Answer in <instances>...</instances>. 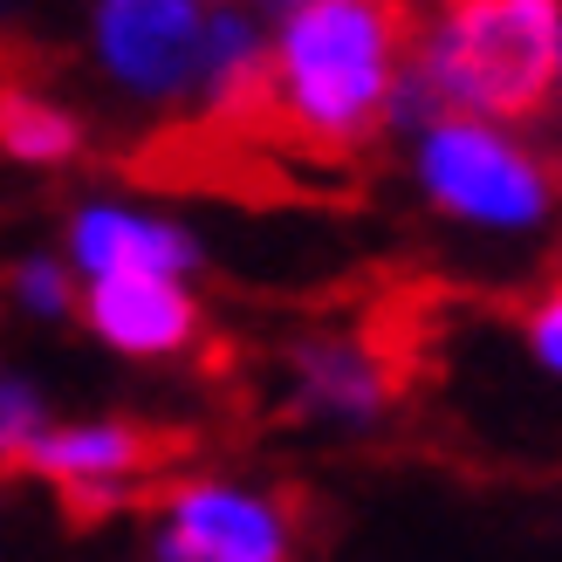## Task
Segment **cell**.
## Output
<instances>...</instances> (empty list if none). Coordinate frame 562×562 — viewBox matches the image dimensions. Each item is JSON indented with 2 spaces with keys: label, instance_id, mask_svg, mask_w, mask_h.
Returning <instances> with one entry per match:
<instances>
[{
  "label": "cell",
  "instance_id": "obj_1",
  "mask_svg": "<svg viewBox=\"0 0 562 562\" xmlns=\"http://www.w3.org/2000/svg\"><path fill=\"white\" fill-rule=\"evenodd\" d=\"M562 8L555 0H453L405 27V76L391 124L481 117L521 131L555 103Z\"/></svg>",
  "mask_w": 562,
  "mask_h": 562
},
{
  "label": "cell",
  "instance_id": "obj_2",
  "mask_svg": "<svg viewBox=\"0 0 562 562\" xmlns=\"http://www.w3.org/2000/svg\"><path fill=\"white\" fill-rule=\"evenodd\" d=\"M405 76V21L378 0H295L268 35L261 110L323 151H357L378 137Z\"/></svg>",
  "mask_w": 562,
  "mask_h": 562
},
{
  "label": "cell",
  "instance_id": "obj_3",
  "mask_svg": "<svg viewBox=\"0 0 562 562\" xmlns=\"http://www.w3.org/2000/svg\"><path fill=\"white\" fill-rule=\"evenodd\" d=\"M90 21L110 82L145 103H206L213 117H247L268 97V35L255 14L192 0H103Z\"/></svg>",
  "mask_w": 562,
  "mask_h": 562
},
{
  "label": "cell",
  "instance_id": "obj_4",
  "mask_svg": "<svg viewBox=\"0 0 562 562\" xmlns=\"http://www.w3.org/2000/svg\"><path fill=\"white\" fill-rule=\"evenodd\" d=\"M412 186L439 220L494 240H536L562 213V179L536 137L481 117L412 124Z\"/></svg>",
  "mask_w": 562,
  "mask_h": 562
},
{
  "label": "cell",
  "instance_id": "obj_5",
  "mask_svg": "<svg viewBox=\"0 0 562 562\" xmlns=\"http://www.w3.org/2000/svg\"><path fill=\"white\" fill-rule=\"evenodd\" d=\"M158 562H295L281 501L240 481H186L158 508Z\"/></svg>",
  "mask_w": 562,
  "mask_h": 562
},
{
  "label": "cell",
  "instance_id": "obj_6",
  "mask_svg": "<svg viewBox=\"0 0 562 562\" xmlns=\"http://www.w3.org/2000/svg\"><path fill=\"white\" fill-rule=\"evenodd\" d=\"M289 405L336 432H371L398 405V371L378 344L350 329H316L289 344Z\"/></svg>",
  "mask_w": 562,
  "mask_h": 562
},
{
  "label": "cell",
  "instance_id": "obj_7",
  "mask_svg": "<svg viewBox=\"0 0 562 562\" xmlns=\"http://www.w3.org/2000/svg\"><path fill=\"white\" fill-rule=\"evenodd\" d=\"M165 439L145 426H124V418H103V426H42L21 446V467L48 473L55 487H69V501H90V508H117V501L158 467Z\"/></svg>",
  "mask_w": 562,
  "mask_h": 562
},
{
  "label": "cell",
  "instance_id": "obj_8",
  "mask_svg": "<svg viewBox=\"0 0 562 562\" xmlns=\"http://www.w3.org/2000/svg\"><path fill=\"white\" fill-rule=\"evenodd\" d=\"M69 255L90 281H186L200 268V240L158 213L82 206L69 220Z\"/></svg>",
  "mask_w": 562,
  "mask_h": 562
},
{
  "label": "cell",
  "instance_id": "obj_9",
  "mask_svg": "<svg viewBox=\"0 0 562 562\" xmlns=\"http://www.w3.org/2000/svg\"><path fill=\"white\" fill-rule=\"evenodd\" d=\"M90 329L124 357H179L200 336V302L186 281H90Z\"/></svg>",
  "mask_w": 562,
  "mask_h": 562
},
{
  "label": "cell",
  "instance_id": "obj_10",
  "mask_svg": "<svg viewBox=\"0 0 562 562\" xmlns=\"http://www.w3.org/2000/svg\"><path fill=\"white\" fill-rule=\"evenodd\" d=\"M0 145L27 165H63L82 151V124L35 90H0Z\"/></svg>",
  "mask_w": 562,
  "mask_h": 562
},
{
  "label": "cell",
  "instance_id": "obj_11",
  "mask_svg": "<svg viewBox=\"0 0 562 562\" xmlns=\"http://www.w3.org/2000/svg\"><path fill=\"white\" fill-rule=\"evenodd\" d=\"M521 350L542 378H562V281L521 308Z\"/></svg>",
  "mask_w": 562,
  "mask_h": 562
},
{
  "label": "cell",
  "instance_id": "obj_12",
  "mask_svg": "<svg viewBox=\"0 0 562 562\" xmlns=\"http://www.w3.org/2000/svg\"><path fill=\"white\" fill-rule=\"evenodd\" d=\"M35 432H42V398L21 378L0 371V453H21Z\"/></svg>",
  "mask_w": 562,
  "mask_h": 562
},
{
  "label": "cell",
  "instance_id": "obj_13",
  "mask_svg": "<svg viewBox=\"0 0 562 562\" xmlns=\"http://www.w3.org/2000/svg\"><path fill=\"white\" fill-rule=\"evenodd\" d=\"M21 302L42 308V316H63L69 308V274L55 261H21Z\"/></svg>",
  "mask_w": 562,
  "mask_h": 562
},
{
  "label": "cell",
  "instance_id": "obj_14",
  "mask_svg": "<svg viewBox=\"0 0 562 562\" xmlns=\"http://www.w3.org/2000/svg\"><path fill=\"white\" fill-rule=\"evenodd\" d=\"M555 110H562V55H555Z\"/></svg>",
  "mask_w": 562,
  "mask_h": 562
}]
</instances>
